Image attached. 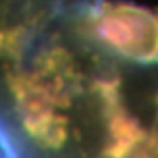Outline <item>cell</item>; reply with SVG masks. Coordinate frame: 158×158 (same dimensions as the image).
<instances>
[{"instance_id":"1","label":"cell","mask_w":158,"mask_h":158,"mask_svg":"<svg viewBox=\"0 0 158 158\" xmlns=\"http://www.w3.org/2000/svg\"><path fill=\"white\" fill-rule=\"evenodd\" d=\"M67 11L0 60L4 158H146L153 106L134 98L146 65L95 49Z\"/></svg>"},{"instance_id":"2","label":"cell","mask_w":158,"mask_h":158,"mask_svg":"<svg viewBox=\"0 0 158 158\" xmlns=\"http://www.w3.org/2000/svg\"><path fill=\"white\" fill-rule=\"evenodd\" d=\"M67 19L79 37L104 55L135 65H158V11L132 2L83 0Z\"/></svg>"},{"instance_id":"3","label":"cell","mask_w":158,"mask_h":158,"mask_svg":"<svg viewBox=\"0 0 158 158\" xmlns=\"http://www.w3.org/2000/svg\"><path fill=\"white\" fill-rule=\"evenodd\" d=\"M146 158H158V86H156V111L151 121V139L148 146Z\"/></svg>"}]
</instances>
